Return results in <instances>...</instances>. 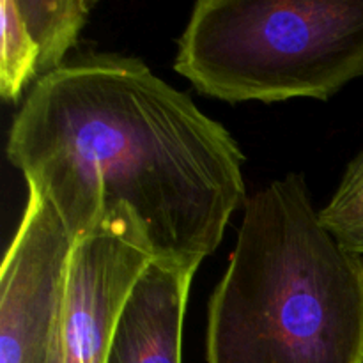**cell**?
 <instances>
[{
  "label": "cell",
  "instance_id": "1",
  "mask_svg": "<svg viewBox=\"0 0 363 363\" xmlns=\"http://www.w3.org/2000/svg\"><path fill=\"white\" fill-rule=\"evenodd\" d=\"M7 158L73 241L123 227L191 273L247 202L229 130L137 57L80 55L32 85Z\"/></svg>",
  "mask_w": 363,
  "mask_h": 363
},
{
  "label": "cell",
  "instance_id": "2",
  "mask_svg": "<svg viewBox=\"0 0 363 363\" xmlns=\"http://www.w3.org/2000/svg\"><path fill=\"white\" fill-rule=\"evenodd\" d=\"M208 363H363V255L326 230L303 174L247 199L208 307Z\"/></svg>",
  "mask_w": 363,
  "mask_h": 363
},
{
  "label": "cell",
  "instance_id": "3",
  "mask_svg": "<svg viewBox=\"0 0 363 363\" xmlns=\"http://www.w3.org/2000/svg\"><path fill=\"white\" fill-rule=\"evenodd\" d=\"M174 69L227 103L328 101L363 78V0H199Z\"/></svg>",
  "mask_w": 363,
  "mask_h": 363
},
{
  "label": "cell",
  "instance_id": "4",
  "mask_svg": "<svg viewBox=\"0 0 363 363\" xmlns=\"http://www.w3.org/2000/svg\"><path fill=\"white\" fill-rule=\"evenodd\" d=\"M74 241L57 213L28 191L0 277V363H46Z\"/></svg>",
  "mask_w": 363,
  "mask_h": 363
},
{
  "label": "cell",
  "instance_id": "5",
  "mask_svg": "<svg viewBox=\"0 0 363 363\" xmlns=\"http://www.w3.org/2000/svg\"><path fill=\"white\" fill-rule=\"evenodd\" d=\"M151 261L142 238L123 227L74 241L46 363H105L124 301Z\"/></svg>",
  "mask_w": 363,
  "mask_h": 363
},
{
  "label": "cell",
  "instance_id": "6",
  "mask_svg": "<svg viewBox=\"0 0 363 363\" xmlns=\"http://www.w3.org/2000/svg\"><path fill=\"white\" fill-rule=\"evenodd\" d=\"M92 0H2L0 94L18 101L32 82L38 84L62 67L89 20Z\"/></svg>",
  "mask_w": 363,
  "mask_h": 363
},
{
  "label": "cell",
  "instance_id": "7",
  "mask_svg": "<svg viewBox=\"0 0 363 363\" xmlns=\"http://www.w3.org/2000/svg\"><path fill=\"white\" fill-rule=\"evenodd\" d=\"M194 275L165 262H149L124 301L105 363H181Z\"/></svg>",
  "mask_w": 363,
  "mask_h": 363
},
{
  "label": "cell",
  "instance_id": "8",
  "mask_svg": "<svg viewBox=\"0 0 363 363\" xmlns=\"http://www.w3.org/2000/svg\"><path fill=\"white\" fill-rule=\"evenodd\" d=\"M319 218L346 250L363 255V149L346 167L335 194L319 211Z\"/></svg>",
  "mask_w": 363,
  "mask_h": 363
}]
</instances>
